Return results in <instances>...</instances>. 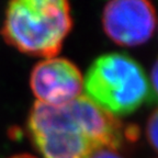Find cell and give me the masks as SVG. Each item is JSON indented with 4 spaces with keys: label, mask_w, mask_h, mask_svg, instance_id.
Instances as JSON below:
<instances>
[{
    "label": "cell",
    "mask_w": 158,
    "mask_h": 158,
    "mask_svg": "<svg viewBox=\"0 0 158 158\" xmlns=\"http://www.w3.org/2000/svg\"><path fill=\"white\" fill-rule=\"evenodd\" d=\"M27 128L43 158H87L100 148L116 149L123 136L116 118L82 94L63 106L36 101Z\"/></svg>",
    "instance_id": "obj_1"
},
{
    "label": "cell",
    "mask_w": 158,
    "mask_h": 158,
    "mask_svg": "<svg viewBox=\"0 0 158 158\" xmlns=\"http://www.w3.org/2000/svg\"><path fill=\"white\" fill-rule=\"evenodd\" d=\"M73 27L65 0H15L8 5L3 39L25 54L55 57Z\"/></svg>",
    "instance_id": "obj_2"
},
{
    "label": "cell",
    "mask_w": 158,
    "mask_h": 158,
    "mask_svg": "<svg viewBox=\"0 0 158 158\" xmlns=\"http://www.w3.org/2000/svg\"><path fill=\"white\" fill-rule=\"evenodd\" d=\"M82 91L88 100L110 115H126L155 94L143 67L123 53L99 56L84 77Z\"/></svg>",
    "instance_id": "obj_3"
},
{
    "label": "cell",
    "mask_w": 158,
    "mask_h": 158,
    "mask_svg": "<svg viewBox=\"0 0 158 158\" xmlns=\"http://www.w3.org/2000/svg\"><path fill=\"white\" fill-rule=\"evenodd\" d=\"M102 25L106 34L116 44H144L155 31V8L146 0H112L103 9Z\"/></svg>",
    "instance_id": "obj_4"
},
{
    "label": "cell",
    "mask_w": 158,
    "mask_h": 158,
    "mask_svg": "<svg viewBox=\"0 0 158 158\" xmlns=\"http://www.w3.org/2000/svg\"><path fill=\"white\" fill-rule=\"evenodd\" d=\"M30 84L37 102L63 106L81 96L84 77L74 63L55 56L35 65Z\"/></svg>",
    "instance_id": "obj_5"
},
{
    "label": "cell",
    "mask_w": 158,
    "mask_h": 158,
    "mask_svg": "<svg viewBox=\"0 0 158 158\" xmlns=\"http://www.w3.org/2000/svg\"><path fill=\"white\" fill-rule=\"evenodd\" d=\"M157 112L154 111L147 122L146 126V134H147L148 142L151 143L154 149L157 148V134H158V118Z\"/></svg>",
    "instance_id": "obj_6"
},
{
    "label": "cell",
    "mask_w": 158,
    "mask_h": 158,
    "mask_svg": "<svg viewBox=\"0 0 158 158\" xmlns=\"http://www.w3.org/2000/svg\"><path fill=\"white\" fill-rule=\"evenodd\" d=\"M87 158H123L114 148H100L91 153Z\"/></svg>",
    "instance_id": "obj_7"
},
{
    "label": "cell",
    "mask_w": 158,
    "mask_h": 158,
    "mask_svg": "<svg viewBox=\"0 0 158 158\" xmlns=\"http://www.w3.org/2000/svg\"><path fill=\"white\" fill-rule=\"evenodd\" d=\"M157 73H158V68H157V63H155L152 68V73L149 75V86H151L153 92L156 94V91H157Z\"/></svg>",
    "instance_id": "obj_8"
},
{
    "label": "cell",
    "mask_w": 158,
    "mask_h": 158,
    "mask_svg": "<svg viewBox=\"0 0 158 158\" xmlns=\"http://www.w3.org/2000/svg\"><path fill=\"white\" fill-rule=\"evenodd\" d=\"M10 158H36V157H34V156H32V155H27V154H22V155H15Z\"/></svg>",
    "instance_id": "obj_9"
}]
</instances>
